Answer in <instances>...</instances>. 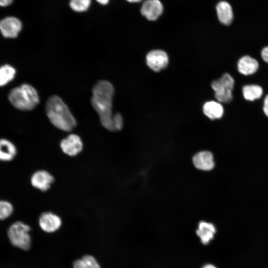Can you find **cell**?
<instances>
[{"instance_id":"6da1fadb","label":"cell","mask_w":268,"mask_h":268,"mask_svg":"<svg viewBox=\"0 0 268 268\" xmlns=\"http://www.w3.org/2000/svg\"><path fill=\"white\" fill-rule=\"evenodd\" d=\"M91 105L99 115L102 125L115 132L114 115L112 113V99L114 94L113 85L108 81H98L92 89Z\"/></svg>"},{"instance_id":"7a4b0ae2","label":"cell","mask_w":268,"mask_h":268,"mask_svg":"<svg viewBox=\"0 0 268 268\" xmlns=\"http://www.w3.org/2000/svg\"><path fill=\"white\" fill-rule=\"evenodd\" d=\"M46 115L50 122L58 129L71 131L76 126V121L64 101L58 95L49 97L46 103Z\"/></svg>"},{"instance_id":"3957f363","label":"cell","mask_w":268,"mask_h":268,"mask_svg":"<svg viewBox=\"0 0 268 268\" xmlns=\"http://www.w3.org/2000/svg\"><path fill=\"white\" fill-rule=\"evenodd\" d=\"M8 99L14 107L23 111L33 109L40 102L36 89L26 83L12 89L9 93Z\"/></svg>"},{"instance_id":"277c9868","label":"cell","mask_w":268,"mask_h":268,"mask_svg":"<svg viewBox=\"0 0 268 268\" xmlns=\"http://www.w3.org/2000/svg\"><path fill=\"white\" fill-rule=\"evenodd\" d=\"M30 227L20 221L13 223L8 228L7 235L14 246L23 250H28L31 246Z\"/></svg>"},{"instance_id":"5b68a950","label":"cell","mask_w":268,"mask_h":268,"mask_svg":"<svg viewBox=\"0 0 268 268\" xmlns=\"http://www.w3.org/2000/svg\"><path fill=\"white\" fill-rule=\"evenodd\" d=\"M234 85V80L228 73L223 74L220 78L212 82L211 87L219 102L228 103L232 100V91Z\"/></svg>"},{"instance_id":"8992f818","label":"cell","mask_w":268,"mask_h":268,"mask_svg":"<svg viewBox=\"0 0 268 268\" xmlns=\"http://www.w3.org/2000/svg\"><path fill=\"white\" fill-rule=\"evenodd\" d=\"M23 27L21 19L14 15H8L0 19V32L6 38H15Z\"/></svg>"},{"instance_id":"52a82bcc","label":"cell","mask_w":268,"mask_h":268,"mask_svg":"<svg viewBox=\"0 0 268 268\" xmlns=\"http://www.w3.org/2000/svg\"><path fill=\"white\" fill-rule=\"evenodd\" d=\"M60 147L64 153L68 156H73L81 151L83 142L79 136L72 134L61 140Z\"/></svg>"},{"instance_id":"ba28073f","label":"cell","mask_w":268,"mask_h":268,"mask_svg":"<svg viewBox=\"0 0 268 268\" xmlns=\"http://www.w3.org/2000/svg\"><path fill=\"white\" fill-rule=\"evenodd\" d=\"M146 60L148 67L156 72L165 68L169 62L167 53L160 50H153L148 53Z\"/></svg>"},{"instance_id":"9c48e42d","label":"cell","mask_w":268,"mask_h":268,"mask_svg":"<svg viewBox=\"0 0 268 268\" xmlns=\"http://www.w3.org/2000/svg\"><path fill=\"white\" fill-rule=\"evenodd\" d=\"M163 11V5L160 0H146L140 8L141 14L150 21L157 20Z\"/></svg>"},{"instance_id":"30bf717a","label":"cell","mask_w":268,"mask_h":268,"mask_svg":"<svg viewBox=\"0 0 268 268\" xmlns=\"http://www.w3.org/2000/svg\"><path fill=\"white\" fill-rule=\"evenodd\" d=\"M39 225L42 230L47 233L57 231L62 225L61 218L52 212H45L39 218Z\"/></svg>"},{"instance_id":"8fae6325","label":"cell","mask_w":268,"mask_h":268,"mask_svg":"<svg viewBox=\"0 0 268 268\" xmlns=\"http://www.w3.org/2000/svg\"><path fill=\"white\" fill-rule=\"evenodd\" d=\"M54 181L53 176L47 171L43 170L35 172L30 178L31 185L41 191L48 190Z\"/></svg>"},{"instance_id":"7c38bea8","label":"cell","mask_w":268,"mask_h":268,"mask_svg":"<svg viewBox=\"0 0 268 268\" xmlns=\"http://www.w3.org/2000/svg\"><path fill=\"white\" fill-rule=\"evenodd\" d=\"M193 162L196 168L203 171H210L215 165L213 154L208 151H201L195 154Z\"/></svg>"},{"instance_id":"4fadbf2b","label":"cell","mask_w":268,"mask_h":268,"mask_svg":"<svg viewBox=\"0 0 268 268\" xmlns=\"http://www.w3.org/2000/svg\"><path fill=\"white\" fill-rule=\"evenodd\" d=\"M216 232V229L211 223L201 221L198 225L196 234L200 238L201 243L207 245L213 239Z\"/></svg>"},{"instance_id":"5bb4252c","label":"cell","mask_w":268,"mask_h":268,"mask_svg":"<svg viewBox=\"0 0 268 268\" xmlns=\"http://www.w3.org/2000/svg\"><path fill=\"white\" fill-rule=\"evenodd\" d=\"M17 153L15 144L9 139L0 138V161L10 162L13 160Z\"/></svg>"},{"instance_id":"9a60e30c","label":"cell","mask_w":268,"mask_h":268,"mask_svg":"<svg viewBox=\"0 0 268 268\" xmlns=\"http://www.w3.org/2000/svg\"><path fill=\"white\" fill-rule=\"evenodd\" d=\"M239 72L244 75H249L255 73L259 68V63L254 58L245 56L241 57L237 63Z\"/></svg>"},{"instance_id":"2e32d148","label":"cell","mask_w":268,"mask_h":268,"mask_svg":"<svg viewBox=\"0 0 268 268\" xmlns=\"http://www.w3.org/2000/svg\"><path fill=\"white\" fill-rule=\"evenodd\" d=\"M218 19L222 24L228 25L233 19V10L230 4L225 1L219 2L216 6Z\"/></svg>"},{"instance_id":"e0dca14e","label":"cell","mask_w":268,"mask_h":268,"mask_svg":"<svg viewBox=\"0 0 268 268\" xmlns=\"http://www.w3.org/2000/svg\"><path fill=\"white\" fill-rule=\"evenodd\" d=\"M204 114L211 120L221 118L224 113V109L220 102L211 101L206 102L203 107Z\"/></svg>"},{"instance_id":"ac0fdd59","label":"cell","mask_w":268,"mask_h":268,"mask_svg":"<svg viewBox=\"0 0 268 268\" xmlns=\"http://www.w3.org/2000/svg\"><path fill=\"white\" fill-rule=\"evenodd\" d=\"M263 90L262 88L256 84L246 85L243 87L244 98L248 101H254L261 97Z\"/></svg>"},{"instance_id":"d6986e66","label":"cell","mask_w":268,"mask_h":268,"mask_svg":"<svg viewBox=\"0 0 268 268\" xmlns=\"http://www.w3.org/2000/svg\"><path fill=\"white\" fill-rule=\"evenodd\" d=\"M73 268H101L96 259L92 256L86 255L80 259L75 260Z\"/></svg>"},{"instance_id":"ffe728a7","label":"cell","mask_w":268,"mask_h":268,"mask_svg":"<svg viewBox=\"0 0 268 268\" xmlns=\"http://www.w3.org/2000/svg\"><path fill=\"white\" fill-rule=\"evenodd\" d=\"M15 73V69L10 65H5L0 67V86H3L12 80Z\"/></svg>"},{"instance_id":"44dd1931","label":"cell","mask_w":268,"mask_h":268,"mask_svg":"<svg viewBox=\"0 0 268 268\" xmlns=\"http://www.w3.org/2000/svg\"><path fill=\"white\" fill-rule=\"evenodd\" d=\"M14 211L13 204L5 200H0V220L10 217Z\"/></svg>"},{"instance_id":"7402d4cb","label":"cell","mask_w":268,"mask_h":268,"mask_svg":"<svg viewBox=\"0 0 268 268\" xmlns=\"http://www.w3.org/2000/svg\"><path fill=\"white\" fill-rule=\"evenodd\" d=\"M91 3V0H70L69 6L75 12H83L88 10Z\"/></svg>"},{"instance_id":"603a6c76","label":"cell","mask_w":268,"mask_h":268,"mask_svg":"<svg viewBox=\"0 0 268 268\" xmlns=\"http://www.w3.org/2000/svg\"><path fill=\"white\" fill-rule=\"evenodd\" d=\"M123 126V120L121 115L117 113L114 114V128L115 131L122 130Z\"/></svg>"},{"instance_id":"cb8c5ba5","label":"cell","mask_w":268,"mask_h":268,"mask_svg":"<svg viewBox=\"0 0 268 268\" xmlns=\"http://www.w3.org/2000/svg\"><path fill=\"white\" fill-rule=\"evenodd\" d=\"M15 0H0V7L6 8L12 5Z\"/></svg>"},{"instance_id":"d4e9b609","label":"cell","mask_w":268,"mask_h":268,"mask_svg":"<svg viewBox=\"0 0 268 268\" xmlns=\"http://www.w3.org/2000/svg\"><path fill=\"white\" fill-rule=\"evenodd\" d=\"M261 56L263 60L268 63V46L265 47L262 49Z\"/></svg>"},{"instance_id":"484cf974","label":"cell","mask_w":268,"mask_h":268,"mask_svg":"<svg viewBox=\"0 0 268 268\" xmlns=\"http://www.w3.org/2000/svg\"><path fill=\"white\" fill-rule=\"evenodd\" d=\"M263 111L265 115L268 117V95H267L264 100Z\"/></svg>"},{"instance_id":"4316f807","label":"cell","mask_w":268,"mask_h":268,"mask_svg":"<svg viewBox=\"0 0 268 268\" xmlns=\"http://www.w3.org/2000/svg\"><path fill=\"white\" fill-rule=\"evenodd\" d=\"M97 2L101 5H106L109 2L110 0H96Z\"/></svg>"},{"instance_id":"83f0119b","label":"cell","mask_w":268,"mask_h":268,"mask_svg":"<svg viewBox=\"0 0 268 268\" xmlns=\"http://www.w3.org/2000/svg\"><path fill=\"white\" fill-rule=\"evenodd\" d=\"M201 268H217L212 264H207L204 265Z\"/></svg>"},{"instance_id":"f1b7e54d","label":"cell","mask_w":268,"mask_h":268,"mask_svg":"<svg viewBox=\"0 0 268 268\" xmlns=\"http://www.w3.org/2000/svg\"><path fill=\"white\" fill-rule=\"evenodd\" d=\"M127 1L129 2H131V3H134V2H139L140 1H141L142 0H126Z\"/></svg>"}]
</instances>
